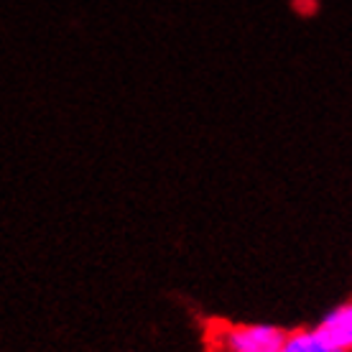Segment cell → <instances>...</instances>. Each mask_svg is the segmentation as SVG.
Masks as SVG:
<instances>
[{
    "label": "cell",
    "instance_id": "obj_2",
    "mask_svg": "<svg viewBox=\"0 0 352 352\" xmlns=\"http://www.w3.org/2000/svg\"><path fill=\"white\" fill-rule=\"evenodd\" d=\"M314 329H317L319 335L324 337L332 347L352 352V299L329 309Z\"/></svg>",
    "mask_w": 352,
    "mask_h": 352
},
{
    "label": "cell",
    "instance_id": "obj_1",
    "mask_svg": "<svg viewBox=\"0 0 352 352\" xmlns=\"http://www.w3.org/2000/svg\"><path fill=\"white\" fill-rule=\"evenodd\" d=\"M286 335V329L268 322H220L210 329L207 342L210 352H281Z\"/></svg>",
    "mask_w": 352,
    "mask_h": 352
},
{
    "label": "cell",
    "instance_id": "obj_3",
    "mask_svg": "<svg viewBox=\"0 0 352 352\" xmlns=\"http://www.w3.org/2000/svg\"><path fill=\"white\" fill-rule=\"evenodd\" d=\"M281 352H344L340 347H332L317 329H296L286 335Z\"/></svg>",
    "mask_w": 352,
    "mask_h": 352
}]
</instances>
